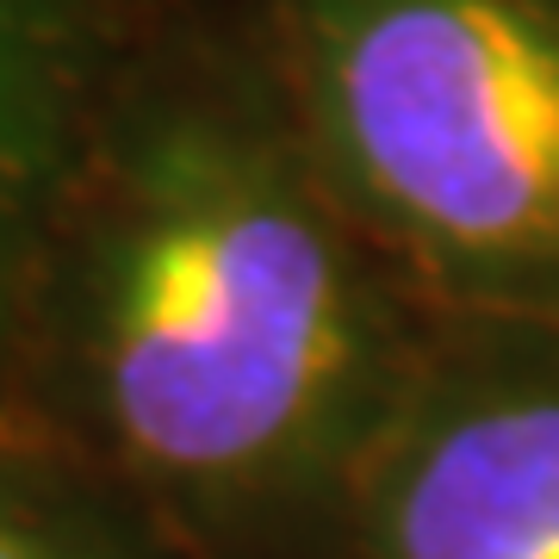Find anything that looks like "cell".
I'll use <instances>...</instances> for the list:
<instances>
[{
	"mask_svg": "<svg viewBox=\"0 0 559 559\" xmlns=\"http://www.w3.org/2000/svg\"><path fill=\"white\" fill-rule=\"evenodd\" d=\"M429 330L323 187L249 13L162 0L44 242L13 417L175 559H336Z\"/></svg>",
	"mask_w": 559,
	"mask_h": 559,
	"instance_id": "1",
	"label": "cell"
},
{
	"mask_svg": "<svg viewBox=\"0 0 559 559\" xmlns=\"http://www.w3.org/2000/svg\"><path fill=\"white\" fill-rule=\"evenodd\" d=\"M323 187L404 293L559 330V0H242Z\"/></svg>",
	"mask_w": 559,
	"mask_h": 559,
	"instance_id": "2",
	"label": "cell"
},
{
	"mask_svg": "<svg viewBox=\"0 0 559 559\" xmlns=\"http://www.w3.org/2000/svg\"><path fill=\"white\" fill-rule=\"evenodd\" d=\"M336 559H559V330L436 318Z\"/></svg>",
	"mask_w": 559,
	"mask_h": 559,
	"instance_id": "3",
	"label": "cell"
},
{
	"mask_svg": "<svg viewBox=\"0 0 559 559\" xmlns=\"http://www.w3.org/2000/svg\"><path fill=\"white\" fill-rule=\"evenodd\" d=\"M156 7L162 0H0V417H13L44 242Z\"/></svg>",
	"mask_w": 559,
	"mask_h": 559,
	"instance_id": "4",
	"label": "cell"
},
{
	"mask_svg": "<svg viewBox=\"0 0 559 559\" xmlns=\"http://www.w3.org/2000/svg\"><path fill=\"white\" fill-rule=\"evenodd\" d=\"M0 559H175L131 503L32 423L0 417Z\"/></svg>",
	"mask_w": 559,
	"mask_h": 559,
	"instance_id": "5",
	"label": "cell"
}]
</instances>
